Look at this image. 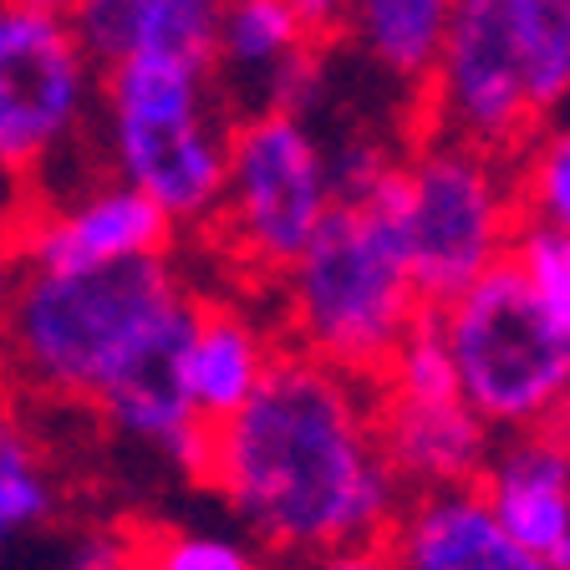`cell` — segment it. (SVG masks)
<instances>
[{
  "mask_svg": "<svg viewBox=\"0 0 570 570\" xmlns=\"http://www.w3.org/2000/svg\"><path fill=\"white\" fill-rule=\"evenodd\" d=\"M423 82L428 132L514 158L530 142V132L540 128L530 97H524L504 0H453Z\"/></svg>",
  "mask_w": 570,
  "mask_h": 570,
  "instance_id": "obj_9",
  "label": "cell"
},
{
  "mask_svg": "<svg viewBox=\"0 0 570 570\" xmlns=\"http://www.w3.org/2000/svg\"><path fill=\"white\" fill-rule=\"evenodd\" d=\"M504 21L520 57L534 118L570 112V0H504Z\"/></svg>",
  "mask_w": 570,
  "mask_h": 570,
  "instance_id": "obj_17",
  "label": "cell"
},
{
  "mask_svg": "<svg viewBox=\"0 0 570 570\" xmlns=\"http://www.w3.org/2000/svg\"><path fill=\"white\" fill-rule=\"evenodd\" d=\"M514 199L524 225H546L570 235V118L534 128L514 164Z\"/></svg>",
  "mask_w": 570,
  "mask_h": 570,
  "instance_id": "obj_20",
  "label": "cell"
},
{
  "mask_svg": "<svg viewBox=\"0 0 570 570\" xmlns=\"http://www.w3.org/2000/svg\"><path fill=\"white\" fill-rule=\"evenodd\" d=\"M204 484L261 540L301 556L382 540L407 499L377 443L372 382L296 346L209 428Z\"/></svg>",
  "mask_w": 570,
  "mask_h": 570,
  "instance_id": "obj_2",
  "label": "cell"
},
{
  "mask_svg": "<svg viewBox=\"0 0 570 570\" xmlns=\"http://www.w3.org/2000/svg\"><path fill=\"white\" fill-rule=\"evenodd\" d=\"M463 403L489 433H524L570 413V342L530 301L510 261L433 311Z\"/></svg>",
  "mask_w": 570,
  "mask_h": 570,
  "instance_id": "obj_6",
  "label": "cell"
},
{
  "mask_svg": "<svg viewBox=\"0 0 570 570\" xmlns=\"http://www.w3.org/2000/svg\"><path fill=\"white\" fill-rule=\"evenodd\" d=\"M372 407H377V443L403 489L423 494V489L479 484L494 433L463 403V392L397 397V392L372 387Z\"/></svg>",
  "mask_w": 570,
  "mask_h": 570,
  "instance_id": "obj_12",
  "label": "cell"
},
{
  "mask_svg": "<svg viewBox=\"0 0 570 570\" xmlns=\"http://www.w3.org/2000/svg\"><path fill=\"white\" fill-rule=\"evenodd\" d=\"M453 0H352V31L382 71L397 82H423L428 61L439 51L443 21Z\"/></svg>",
  "mask_w": 570,
  "mask_h": 570,
  "instance_id": "obj_18",
  "label": "cell"
},
{
  "mask_svg": "<svg viewBox=\"0 0 570 570\" xmlns=\"http://www.w3.org/2000/svg\"><path fill=\"white\" fill-rule=\"evenodd\" d=\"M382 199L428 311H439L463 285L510 261L520 229L510 158L428 132L413 154L397 158Z\"/></svg>",
  "mask_w": 570,
  "mask_h": 570,
  "instance_id": "obj_4",
  "label": "cell"
},
{
  "mask_svg": "<svg viewBox=\"0 0 570 570\" xmlns=\"http://www.w3.org/2000/svg\"><path fill=\"white\" fill-rule=\"evenodd\" d=\"M194 311L199 296L168 255L107 271H21L0 316V362L21 387L92 403L118 433L204 479L209 423L194 417L178 382Z\"/></svg>",
  "mask_w": 570,
  "mask_h": 570,
  "instance_id": "obj_1",
  "label": "cell"
},
{
  "mask_svg": "<svg viewBox=\"0 0 570 570\" xmlns=\"http://www.w3.org/2000/svg\"><path fill=\"white\" fill-rule=\"evenodd\" d=\"M16 281H21V255H16V245H11V225H0V316L11 306Z\"/></svg>",
  "mask_w": 570,
  "mask_h": 570,
  "instance_id": "obj_26",
  "label": "cell"
},
{
  "mask_svg": "<svg viewBox=\"0 0 570 570\" xmlns=\"http://www.w3.org/2000/svg\"><path fill=\"white\" fill-rule=\"evenodd\" d=\"M138 566V530L122 524H97V530L77 534L71 546V570H132Z\"/></svg>",
  "mask_w": 570,
  "mask_h": 570,
  "instance_id": "obj_23",
  "label": "cell"
},
{
  "mask_svg": "<svg viewBox=\"0 0 570 570\" xmlns=\"http://www.w3.org/2000/svg\"><path fill=\"white\" fill-rule=\"evenodd\" d=\"M132 570H265L261 556L219 530H148L138 534Z\"/></svg>",
  "mask_w": 570,
  "mask_h": 570,
  "instance_id": "obj_22",
  "label": "cell"
},
{
  "mask_svg": "<svg viewBox=\"0 0 570 570\" xmlns=\"http://www.w3.org/2000/svg\"><path fill=\"white\" fill-rule=\"evenodd\" d=\"M382 550L397 570H550L504 534L479 484L423 489L392 514Z\"/></svg>",
  "mask_w": 570,
  "mask_h": 570,
  "instance_id": "obj_13",
  "label": "cell"
},
{
  "mask_svg": "<svg viewBox=\"0 0 570 570\" xmlns=\"http://www.w3.org/2000/svg\"><path fill=\"white\" fill-rule=\"evenodd\" d=\"M336 204L332 158L301 112L255 107L229 128L225 189L214 209V235L249 275H275L296 261L326 209Z\"/></svg>",
  "mask_w": 570,
  "mask_h": 570,
  "instance_id": "obj_7",
  "label": "cell"
},
{
  "mask_svg": "<svg viewBox=\"0 0 570 570\" xmlns=\"http://www.w3.org/2000/svg\"><path fill=\"white\" fill-rule=\"evenodd\" d=\"M382 189L372 199H336L306 249L275 275L296 352L321 356L352 377H372L428 311L407 275Z\"/></svg>",
  "mask_w": 570,
  "mask_h": 570,
  "instance_id": "obj_3",
  "label": "cell"
},
{
  "mask_svg": "<svg viewBox=\"0 0 570 570\" xmlns=\"http://www.w3.org/2000/svg\"><path fill=\"white\" fill-rule=\"evenodd\" d=\"M479 494L514 546L550 570H570V413L504 433V443L489 449Z\"/></svg>",
  "mask_w": 570,
  "mask_h": 570,
  "instance_id": "obj_11",
  "label": "cell"
},
{
  "mask_svg": "<svg viewBox=\"0 0 570 570\" xmlns=\"http://www.w3.org/2000/svg\"><path fill=\"white\" fill-rule=\"evenodd\" d=\"M275 336L255 311L229 306V301H199L184 346H178V382L189 397L194 417L204 423H225L235 407L249 403V392L265 382L275 362Z\"/></svg>",
  "mask_w": 570,
  "mask_h": 570,
  "instance_id": "obj_15",
  "label": "cell"
},
{
  "mask_svg": "<svg viewBox=\"0 0 570 570\" xmlns=\"http://www.w3.org/2000/svg\"><path fill=\"white\" fill-rule=\"evenodd\" d=\"M311 47V36L301 31V21L291 16L285 0H225L219 16V36H214V61L245 82H261L271 92V82L285 67H296Z\"/></svg>",
  "mask_w": 570,
  "mask_h": 570,
  "instance_id": "obj_16",
  "label": "cell"
},
{
  "mask_svg": "<svg viewBox=\"0 0 570 570\" xmlns=\"http://www.w3.org/2000/svg\"><path fill=\"white\" fill-rule=\"evenodd\" d=\"M225 0H67V21L87 57L112 67L128 57H168L214 71Z\"/></svg>",
  "mask_w": 570,
  "mask_h": 570,
  "instance_id": "obj_14",
  "label": "cell"
},
{
  "mask_svg": "<svg viewBox=\"0 0 570 570\" xmlns=\"http://www.w3.org/2000/svg\"><path fill=\"white\" fill-rule=\"evenodd\" d=\"M311 570H397V566H392V556L382 550V540H367V546L326 550V556H316Z\"/></svg>",
  "mask_w": 570,
  "mask_h": 570,
  "instance_id": "obj_25",
  "label": "cell"
},
{
  "mask_svg": "<svg viewBox=\"0 0 570 570\" xmlns=\"http://www.w3.org/2000/svg\"><path fill=\"white\" fill-rule=\"evenodd\" d=\"M51 510H57V479L47 469V453L11 397L0 392V550L47 524Z\"/></svg>",
  "mask_w": 570,
  "mask_h": 570,
  "instance_id": "obj_19",
  "label": "cell"
},
{
  "mask_svg": "<svg viewBox=\"0 0 570 570\" xmlns=\"http://www.w3.org/2000/svg\"><path fill=\"white\" fill-rule=\"evenodd\" d=\"M112 178L132 184L184 225H209L225 189L229 128L209 92V67L168 57H128L102 82Z\"/></svg>",
  "mask_w": 570,
  "mask_h": 570,
  "instance_id": "obj_5",
  "label": "cell"
},
{
  "mask_svg": "<svg viewBox=\"0 0 570 570\" xmlns=\"http://www.w3.org/2000/svg\"><path fill=\"white\" fill-rule=\"evenodd\" d=\"M174 235V219L148 194L122 178H107L61 204L31 209L11 229V245L21 255V271H107V265L168 255Z\"/></svg>",
  "mask_w": 570,
  "mask_h": 570,
  "instance_id": "obj_10",
  "label": "cell"
},
{
  "mask_svg": "<svg viewBox=\"0 0 570 570\" xmlns=\"http://www.w3.org/2000/svg\"><path fill=\"white\" fill-rule=\"evenodd\" d=\"M510 265L520 271L524 291H530L534 306L546 311V321L570 342V235L520 219L510 245Z\"/></svg>",
  "mask_w": 570,
  "mask_h": 570,
  "instance_id": "obj_21",
  "label": "cell"
},
{
  "mask_svg": "<svg viewBox=\"0 0 570 570\" xmlns=\"http://www.w3.org/2000/svg\"><path fill=\"white\" fill-rule=\"evenodd\" d=\"M87 47L51 0H0V174H36L92 107Z\"/></svg>",
  "mask_w": 570,
  "mask_h": 570,
  "instance_id": "obj_8",
  "label": "cell"
},
{
  "mask_svg": "<svg viewBox=\"0 0 570 570\" xmlns=\"http://www.w3.org/2000/svg\"><path fill=\"white\" fill-rule=\"evenodd\" d=\"M285 6H291V16L301 21V31H306L311 41L342 31V26L352 21V0H285Z\"/></svg>",
  "mask_w": 570,
  "mask_h": 570,
  "instance_id": "obj_24",
  "label": "cell"
}]
</instances>
